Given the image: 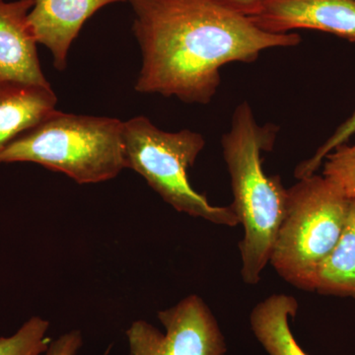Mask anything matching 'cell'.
Here are the masks:
<instances>
[{"label":"cell","instance_id":"9c48e42d","mask_svg":"<svg viewBox=\"0 0 355 355\" xmlns=\"http://www.w3.org/2000/svg\"><path fill=\"white\" fill-rule=\"evenodd\" d=\"M35 0H0V80L51 85L40 64L37 42L28 22Z\"/></svg>","mask_w":355,"mask_h":355},{"label":"cell","instance_id":"7c38bea8","mask_svg":"<svg viewBox=\"0 0 355 355\" xmlns=\"http://www.w3.org/2000/svg\"><path fill=\"white\" fill-rule=\"evenodd\" d=\"M310 291L355 299V198H350L340 239L317 268Z\"/></svg>","mask_w":355,"mask_h":355},{"label":"cell","instance_id":"5bb4252c","mask_svg":"<svg viewBox=\"0 0 355 355\" xmlns=\"http://www.w3.org/2000/svg\"><path fill=\"white\" fill-rule=\"evenodd\" d=\"M323 176L336 184L349 198H355V144L331 151L323 162Z\"/></svg>","mask_w":355,"mask_h":355},{"label":"cell","instance_id":"7a4b0ae2","mask_svg":"<svg viewBox=\"0 0 355 355\" xmlns=\"http://www.w3.org/2000/svg\"><path fill=\"white\" fill-rule=\"evenodd\" d=\"M277 130L275 125H259L249 103L242 102L221 139L232 187V207L244 230L239 249L241 277L248 286L260 282L270 263L288 202V189L280 178L268 176L263 168L261 153L272 150Z\"/></svg>","mask_w":355,"mask_h":355},{"label":"cell","instance_id":"8992f818","mask_svg":"<svg viewBox=\"0 0 355 355\" xmlns=\"http://www.w3.org/2000/svg\"><path fill=\"white\" fill-rule=\"evenodd\" d=\"M161 333L144 320L127 331L130 355H225V338L216 318L200 296L191 294L159 311Z\"/></svg>","mask_w":355,"mask_h":355},{"label":"cell","instance_id":"52a82bcc","mask_svg":"<svg viewBox=\"0 0 355 355\" xmlns=\"http://www.w3.org/2000/svg\"><path fill=\"white\" fill-rule=\"evenodd\" d=\"M248 17L273 34L316 30L355 43V0H266Z\"/></svg>","mask_w":355,"mask_h":355},{"label":"cell","instance_id":"5b68a950","mask_svg":"<svg viewBox=\"0 0 355 355\" xmlns=\"http://www.w3.org/2000/svg\"><path fill=\"white\" fill-rule=\"evenodd\" d=\"M350 198L323 175L299 179L288 189L270 263L291 286L310 291L317 268L340 239Z\"/></svg>","mask_w":355,"mask_h":355},{"label":"cell","instance_id":"ba28073f","mask_svg":"<svg viewBox=\"0 0 355 355\" xmlns=\"http://www.w3.org/2000/svg\"><path fill=\"white\" fill-rule=\"evenodd\" d=\"M125 1L130 0H35L28 22L38 44L50 50L55 69L64 71L84 23L103 7Z\"/></svg>","mask_w":355,"mask_h":355},{"label":"cell","instance_id":"2e32d148","mask_svg":"<svg viewBox=\"0 0 355 355\" xmlns=\"http://www.w3.org/2000/svg\"><path fill=\"white\" fill-rule=\"evenodd\" d=\"M81 343L83 340L79 331H71L60 336L55 342L51 343L46 355H74Z\"/></svg>","mask_w":355,"mask_h":355},{"label":"cell","instance_id":"8fae6325","mask_svg":"<svg viewBox=\"0 0 355 355\" xmlns=\"http://www.w3.org/2000/svg\"><path fill=\"white\" fill-rule=\"evenodd\" d=\"M298 307L293 296L275 293L252 310V331L268 355H308L296 342L289 326V319L296 316Z\"/></svg>","mask_w":355,"mask_h":355},{"label":"cell","instance_id":"9a60e30c","mask_svg":"<svg viewBox=\"0 0 355 355\" xmlns=\"http://www.w3.org/2000/svg\"><path fill=\"white\" fill-rule=\"evenodd\" d=\"M355 135V112L342 123L338 130L333 133V135L326 142L318 148L316 153L312 157L303 161L297 166L295 170V177L297 179L312 176L316 174L318 169L323 165L327 156L335 150L338 146L347 144V140Z\"/></svg>","mask_w":355,"mask_h":355},{"label":"cell","instance_id":"e0dca14e","mask_svg":"<svg viewBox=\"0 0 355 355\" xmlns=\"http://www.w3.org/2000/svg\"><path fill=\"white\" fill-rule=\"evenodd\" d=\"M214 1L233 12L239 13L248 17L266 0H214Z\"/></svg>","mask_w":355,"mask_h":355},{"label":"cell","instance_id":"4fadbf2b","mask_svg":"<svg viewBox=\"0 0 355 355\" xmlns=\"http://www.w3.org/2000/svg\"><path fill=\"white\" fill-rule=\"evenodd\" d=\"M48 321L33 317L15 335L0 338V355H41L48 350L51 338L46 336Z\"/></svg>","mask_w":355,"mask_h":355},{"label":"cell","instance_id":"3957f363","mask_svg":"<svg viewBox=\"0 0 355 355\" xmlns=\"http://www.w3.org/2000/svg\"><path fill=\"white\" fill-rule=\"evenodd\" d=\"M123 121L55 111L14 139L1 163L33 162L76 183L109 181L125 169Z\"/></svg>","mask_w":355,"mask_h":355},{"label":"cell","instance_id":"30bf717a","mask_svg":"<svg viewBox=\"0 0 355 355\" xmlns=\"http://www.w3.org/2000/svg\"><path fill=\"white\" fill-rule=\"evenodd\" d=\"M57 103L51 85L0 80V154L14 139L53 113Z\"/></svg>","mask_w":355,"mask_h":355},{"label":"cell","instance_id":"6da1fadb","mask_svg":"<svg viewBox=\"0 0 355 355\" xmlns=\"http://www.w3.org/2000/svg\"><path fill=\"white\" fill-rule=\"evenodd\" d=\"M142 64L135 89L189 104L211 102L220 69L251 64L263 51L300 44L297 33L263 31L214 0H130Z\"/></svg>","mask_w":355,"mask_h":355},{"label":"cell","instance_id":"277c9868","mask_svg":"<svg viewBox=\"0 0 355 355\" xmlns=\"http://www.w3.org/2000/svg\"><path fill=\"white\" fill-rule=\"evenodd\" d=\"M123 139L125 167L144 178L173 209L216 225H239L232 205H212L191 186L189 169L205 146L200 133L164 132L146 116H139L123 123Z\"/></svg>","mask_w":355,"mask_h":355}]
</instances>
